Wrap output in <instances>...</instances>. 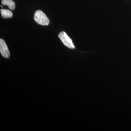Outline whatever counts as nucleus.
<instances>
[{"instance_id": "5", "label": "nucleus", "mask_w": 131, "mask_h": 131, "mask_svg": "<svg viewBox=\"0 0 131 131\" xmlns=\"http://www.w3.org/2000/svg\"><path fill=\"white\" fill-rule=\"evenodd\" d=\"M1 13L2 17L3 18H12L13 16V14L12 12L10 10H8V9H1Z\"/></svg>"}, {"instance_id": "3", "label": "nucleus", "mask_w": 131, "mask_h": 131, "mask_svg": "<svg viewBox=\"0 0 131 131\" xmlns=\"http://www.w3.org/2000/svg\"><path fill=\"white\" fill-rule=\"evenodd\" d=\"M0 52L2 56L5 58H8L10 56V52L7 45L5 40L0 39Z\"/></svg>"}, {"instance_id": "2", "label": "nucleus", "mask_w": 131, "mask_h": 131, "mask_svg": "<svg viewBox=\"0 0 131 131\" xmlns=\"http://www.w3.org/2000/svg\"><path fill=\"white\" fill-rule=\"evenodd\" d=\"M58 37L66 46L70 49H74L75 46L73 44L72 40L66 34V33L64 31L60 32L59 34Z\"/></svg>"}, {"instance_id": "4", "label": "nucleus", "mask_w": 131, "mask_h": 131, "mask_svg": "<svg viewBox=\"0 0 131 131\" xmlns=\"http://www.w3.org/2000/svg\"><path fill=\"white\" fill-rule=\"evenodd\" d=\"M1 2L2 5L7 6L10 9L14 10L15 8V3L13 0H2Z\"/></svg>"}, {"instance_id": "1", "label": "nucleus", "mask_w": 131, "mask_h": 131, "mask_svg": "<svg viewBox=\"0 0 131 131\" xmlns=\"http://www.w3.org/2000/svg\"><path fill=\"white\" fill-rule=\"evenodd\" d=\"M34 20L38 24L42 25L47 26L50 23V20L47 16L41 10H38L35 12Z\"/></svg>"}]
</instances>
